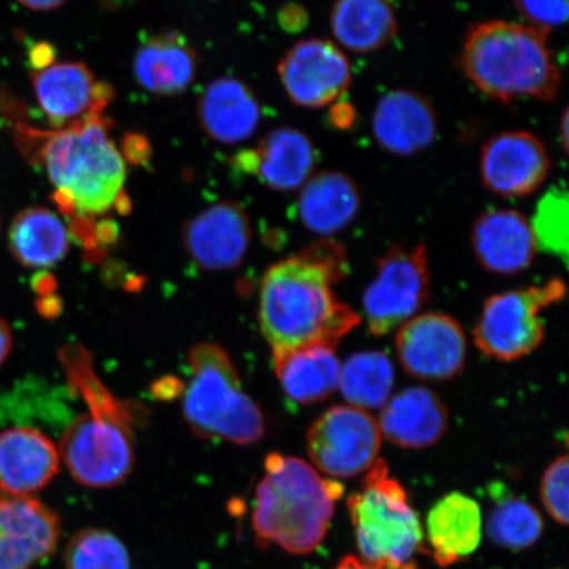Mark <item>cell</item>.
Segmentation results:
<instances>
[{
    "mask_svg": "<svg viewBox=\"0 0 569 569\" xmlns=\"http://www.w3.org/2000/svg\"><path fill=\"white\" fill-rule=\"evenodd\" d=\"M395 388V368L382 352L353 353L340 369L339 389L350 407H386Z\"/></svg>",
    "mask_w": 569,
    "mask_h": 569,
    "instance_id": "cell-29",
    "label": "cell"
},
{
    "mask_svg": "<svg viewBox=\"0 0 569 569\" xmlns=\"http://www.w3.org/2000/svg\"><path fill=\"white\" fill-rule=\"evenodd\" d=\"M59 516L32 497H0V569H32L54 553Z\"/></svg>",
    "mask_w": 569,
    "mask_h": 569,
    "instance_id": "cell-14",
    "label": "cell"
},
{
    "mask_svg": "<svg viewBox=\"0 0 569 569\" xmlns=\"http://www.w3.org/2000/svg\"><path fill=\"white\" fill-rule=\"evenodd\" d=\"M199 124L208 137L223 144H238L258 130L261 110L258 98L237 78H218L198 99Z\"/></svg>",
    "mask_w": 569,
    "mask_h": 569,
    "instance_id": "cell-22",
    "label": "cell"
},
{
    "mask_svg": "<svg viewBox=\"0 0 569 569\" xmlns=\"http://www.w3.org/2000/svg\"><path fill=\"white\" fill-rule=\"evenodd\" d=\"M568 457L555 459L546 468L542 482H540V493L542 501L549 515L560 525L568 523Z\"/></svg>",
    "mask_w": 569,
    "mask_h": 569,
    "instance_id": "cell-33",
    "label": "cell"
},
{
    "mask_svg": "<svg viewBox=\"0 0 569 569\" xmlns=\"http://www.w3.org/2000/svg\"><path fill=\"white\" fill-rule=\"evenodd\" d=\"M550 172V154L531 132L503 131L481 148V181L497 196L528 197L542 187Z\"/></svg>",
    "mask_w": 569,
    "mask_h": 569,
    "instance_id": "cell-13",
    "label": "cell"
},
{
    "mask_svg": "<svg viewBox=\"0 0 569 569\" xmlns=\"http://www.w3.org/2000/svg\"><path fill=\"white\" fill-rule=\"evenodd\" d=\"M345 488L325 479L308 462L270 453L256 489L252 526L261 547L305 555L323 542Z\"/></svg>",
    "mask_w": 569,
    "mask_h": 569,
    "instance_id": "cell-4",
    "label": "cell"
},
{
    "mask_svg": "<svg viewBox=\"0 0 569 569\" xmlns=\"http://www.w3.org/2000/svg\"><path fill=\"white\" fill-rule=\"evenodd\" d=\"M381 436L412 450L437 445L448 427V409L430 389L411 387L389 398L380 416Z\"/></svg>",
    "mask_w": 569,
    "mask_h": 569,
    "instance_id": "cell-21",
    "label": "cell"
},
{
    "mask_svg": "<svg viewBox=\"0 0 569 569\" xmlns=\"http://www.w3.org/2000/svg\"><path fill=\"white\" fill-rule=\"evenodd\" d=\"M69 387L88 412L63 431L60 458L78 483L94 489L120 486L134 466L133 410L99 379L94 365L78 362L67 375Z\"/></svg>",
    "mask_w": 569,
    "mask_h": 569,
    "instance_id": "cell-5",
    "label": "cell"
},
{
    "mask_svg": "<svg viewBox=\"0 0 569 569\" xmlns=\"http://www.w3.org/2000/svg\"><path fill=\"white\" fill-rule=\"evenodd\" d=\"M277 73L290 101L305 109H322L337 102L352 83L351 62L343 49L317 38L289 48Z\"/></svg>",
    "mask_w": 569,
    "mask_h": 569,
    "instance_id": "cell-11",
    "label": "cell"
},
{
    "mask_svg": "<svg viewBox=\"0 0 569 569\" xmlns=\"http://www.w3.org/2000/svg\"><path fill=\"white\" fill-rule=\"evenodd\" d=\"M197 54L181 33L149 36L133 60L140 87L154 96L172 97L187 91L197 76Z\"/></svg>",
    "mask_w": 569,
    "mask_h": 569,
    "instance_id": "cell-24",
    "label": "cell"
},
{
    "mask_svg": "<svg viewBox=\"0 0 569 569\" xmlns=\"http://www.w3.org/2000/svg\"><path fill=\"white\" fill-rule=\"evenodd\" d=\"M568 119H569L568 110H565L563 116H561V120H560L559 137H560L561 147H563V151L566 153L568 152Z\"/></svg>",
    "mask_w": 569,
    "mask_h": 569,
    "instance_id": "cell-40",
    "label": "cell"
},
{
    "mask_svg": "<svg viewBox=\"0 0 569 569\" xmlns=\"http://www.w3.org/2000/svg\"><path fill=\"white\" fill-rule=\"evenodd\" d=\"M436 107L425 96L409 89L387 92L377 102L372 133L383 151L410 158L432 146L438 134Z\"/></svg>",
    "mask_w": 569,
    "mask_h": 569,
    "instance_id": "cell-17",
    "label": "cell"
},
{
    "mask_svg": "<svg viewBox=\"0 0 569 569\" xmlns=\"http://www.w3.org/2000/svg\"><path fill=\"white\" fill-rule=\"evenodd\" d=\"M330 28L338 47L368 54L380 51L396 38L398 19L390 0H336Z\"/></svg>",
    "mask_w": 569,
    "mask_h": 569,
    "instance_id": "cell-26",
    "label": "cell"
},
{
    "mask_svg": "<svg viewBox=\"0 0 569 569\" xmlns=\"http://www.w3.org/2000/svg\"><path fill=\"white\" fill-rule=\"evenodd\" d=\"M12 333L9 323L0 318V366L3 365L11 352Z\"/></svg>",
    "mask_w": 569,
    "mask_h": 569,
    "instance_id": "cell-36",
    "label": "cell"
},
{
    "mask_svg": "<svg viewBox=\"0 0 569 569\" xmlns=\"http://www.w3.org/2000/svg\"><path fill=\"white\" fill-rule=\"evenodd\" d=\"M274 371L290 400L310 405L339 389L341 365L336 350L323 346L273 352Z\"/></svg>",
    "mask_w": 569,
    "mask_h": 569,
    "instance_id": "cell-27",
    "label": "cell"
},
{
    "mask_svg": "<svg viewBox=\"0 0 569 569\" xmlns=\"http://www.w3.org/2000/svg\"><path fill=\"white\" fill-rule=\"evenodd\" d=\"M18 2L33 11H52L59 9L68 0H18Z\"/></svg>",
    "mask_w": 569,
    "mask_h": 569,
    "instance_id": "cell-37",
    "label": "cell"
},
{
    "mask_svg": "<svg viewBox=\"0 0 569 569\" xmlns=\"http://www.w3.org/2000/svg\"><path fill=\"white\" fill-rule=\"evenodd\" d=\"M482 516L473 498L453 492L440 498L427 516V539L440 567L472 555L481 542Z\"/></svg>",
    "mask_w": 569,
    "mask_h": 569,
    "instance_id": "cell-25",
    "label": "cell"
},
{
    "mask_svg": "<svg viewBox=\"0 0 569 569\" xmlns=\"http://www.w3.org/2000/svg\"><path fill=\"white\" fill-rule=\"evenodd\" d=\"M347 268L343 247L326 240L268 269L261 281L259 319L273 352L309 346L336 350L361 322L332 290Z\"/></svg>",
    "mask_w": 569,
    "mask_h": 569,
    "instance_id": "cell-1",
    "label": "cell"
},
{
    "mask_svg": "<svg viewBox=\"0 0 569 569\" xmlns=\"http://www.w3.org/2000/svg\"><path fill=\"white\" fill-rule=\"evenodd\" d=\"M336 569H382L373 566H369L365 563V561L360 559H356L353 557H347L340 561V565ZM402 569H416L415 566L410 565Z\"/></svg>",
    "mask_w": 569,
    "mask_h": 569,
    "instance_id": "cell-39",
    "label": "cell"
},
{
    "mask_svg": "<svg viewBox=\"0 0 569 569\" xmlns=\"http://www.w3.org/2000/svg\"><path fill=\"white\" fill-rule=\"evenodd\" d=\"M300 190L298 218L311 232L330 237L345 230L358 217L361 206L358 184L339 170L312 174Z\"/></svg>",
    "mask_w": 569,
    "mask_h": 569,
    "instance_id": "cell-23",
    "label": "cell"
},
{
    "mask_svg": "<svg viewBox=\"0 0 569 569\" xmlns=\"http://www.w3.org/2000/svg\"><path fill=\"white\" fill-rule=\"evenodd\" d=\"M67 569H131L127 547L116 533L84 529L71 537L63 553Z\"/></svg>",
    "mask_w": 569,
    "mask_h": 569,
    "instance_id": "cell-31",
    "label": "cell"
},
{
    "mask_svg": "<svg viewBox=\"0 0 569 569\" xmlns=\"http://www.w3.org/2000/svg\"><path fill=\"white\" fill-rule=\"evenodd\" d=\"M69 232L54 212L32 208L20 212L10 230V248L20 264L47 268L59 264L69 251Z\"/></svg>",
    "mask_w": 569,
    "mask_h": 569,
    "instance_id": "cell-28",
    "label": "cell"
},
{
    "mask_svg": "<svg viewBox=\"0 0 569 569\" xmlns=\"http://www.w3.org/2000/svg\"><path fill=\"white\" fill-rule=\"evenodd\" d=\"M515 6L526 24L547 33L568 19V0H515Z\"/></svg>",
    "mask_w": 569,
    "mask_h": 569,
    "instance_id": "cell-34",
    "label": "cell"
},
{
    "mask_svg": "<svg viewBox=\"0 0 569 569\" xmlns=\"http://www.w3.org/2000/svg\"><path fill=\"white\" fill-rule=\"evenodd\" d=\"M59 471V448L44 432L13 427L0 433V490L6 496L38 493Z\"/></svg>",
    "mask_w": 569,
    "mask_h": 569,
    "instance_id": "cell-20",
    "label": "cell"
},
{
    "mask_svg": "<svg viewBox=\"0 0 569 569\" xmlns=\"http://www.w3.org/2000/svg\"><path fill=\"white\" fill-rule=\"evenodd\" d=\"M381 430L366 410L337 405L310 426L306 436L312 465L331 478L365 473L379 459Z\"/></svg>",
    "mask_w": 569,
    "mask_h": 569,
    "instance_id": "cell-10",
    "label": "cell"
},
{
    "mask_svg": "<svg viewBox=\"0 0 569 569\" xmlns=\"http://www.w3.org/2000/svg\"><path fill=\"white\" fill-rule=\"evenodd\" d=\"M495 508L488 519L489 538L508 550L529 549L542 537L545 522L539 511L503 486L490 487Z\"/></svg>",
    "mask_w": 569,
    "mask_h": 569,
    "instance_id": "cell-30",
    "label": "cell"
},
{
    "mask_svg": "<svg viewBox=\"0 0 569 569\" xmlns=\"http://www.w3.org/2000/svg\"><path fill=\"white\" fill-rule=\"evenodd\" d=\"M568 196L565 189L552 188L540 198L531 220L538 247L568 261Z\"/></svg>",
    "mask_w": 569,
    "mask_h": 569,
    "instance_id": "cell-32",
    "label": "cell"
},
{
    "mask_svg": "<svg viewBox=\"0 0 569 569\" xmlns=\"http://www.w3.org/2000/svg\"><path fill=\"white\" fill-rule=\"evenodd\" d=\"M33 89L41 110L56 127L102 116L113 97L112 88L97 82L82 62L52 63L38 70Z\"/></svg>",
    "mask_w": 569,
    "mask_h": 569,
    "instance_id": "cell-15",
    "label": "cell"
},
{
    "mask_svg": "<svg viewBox=\"0 0 569 569\" xmlns=\"http://www.w3.org/2000/svg\"><path fill=\"white\" fill-rule=\"evenodd\" d=\"M362 561L382 569L410 566L423 550V530L403 487L377 459L368 469L359 492L348 498Z\"/></svg>",
    "mask_w": 569,
    "mask_h": 569,
    "instance_id": "cell-7",
    "label": "cell"
},
{
    "mask_svg": "<svg viewBox=\"0 0 569 569\" xmlns=\"http://www.w3.org/2000/svg\"><path fill=\"white\" fill-rule=\"evenodd\" d=\"M396 348L405 371L419 380H451L466 366V333L458 320L443 312L409 319L398 330Z\"/></svg>",
    "mask_w": 569,
    "mask_h": 569,
    "instance_id": "cell-12",
    "label": "cell"
},
{
    "mask_svg": "<svg viewBox=\"0 0 569 569\" xmlns=\"http://www.w3.org/2000/svg\"><path fill=\"white\" fill-rule=\"evenodd\" d=\"M126 159L132 163H144L149 160V142L140 134H128L123 142Z\"/></svg>",
    "mask_w": 569,
    "mask_h": 569,
    "instance_id": "cell-35",
    "label": "cell"
},
{
    "mask_svg": "<svg viewBox=\"0 0 569 569\" xmlns=\"http://www.w3.org/2000/svg\"><path fill=\"white\" fill-rule=\"evenodd\" d=\"M52 59V48H49L47 46H40L36 48L32 53V62L34 63V67L39 70L51 66Z\"/></svg>",
    "mask_w": 569,
    "mask_h": 569,
    "instance_id": "cell-38",
    "label": "cell"
},
{
    "mask_svg": "<svg viewBox=\"0 0 569 569\" xmlns=\"http://www.w3.org/2000/svg\"><path fill=\"white\" fill-rule=\"evenodd\" d=\"M102 116L56 132H39L42 144L34 161L46 168L60 210L77 220H94L111 210H130L122 153L110 139Z\"/></svg>",
    "mask_w": 569,
    "mask_h": 569,
    "instance_id": "cell-2",
    "label": "cell"
},
{
    "mask_svg": "<svg viewBox=\"0 0 569 569\" xmlns=\"http://www.w3.org/2000/svg\"><path fill=\"white\" fill-rule=\"evenodd\" d=\"M430 293L425 244L391 246L377 260V276L362 297L368 329L383 337L415 318Z\"/></svg>",
    "mask_w": 569,
    "mask_h": 569,
    "instance_id": "cell-9",
    "label": "cell"
},
{
    "mask_svg": "<svg viewBox=\"0 0 569 569\" xmlns=\"http://www.w3.org/2000/svg\"><path fill=\"white\" fill-rule=\"evenodd\" d=\"M234 159L268 188L293 191L315 174L318 153L308 134L298 128L280 127L270 131L253 151L241 152Z\"/></svg>",
    "mask_w": 569,
    "mask_h": 569,
    "instance_id": "cell-19",
    "label": "cell"
},
{
    "mask_svg": "<svg viewBox=\"0 0 569 569\" xmlns=\"http://www.w3.org/2000/svg\"><path fill=\"white\" fill-rule=\"evenodd\" d=\"M566 282L505 291L488 298L473 327L476 347L490 359L515 361L536 351L545 339L540 311L563 301Z\"/></svg>",
    "mask_w": 569,
    "mask_h": 569,
    "instance_id": "cell-8",
    "label": "cell"
},
{
    "mask_svg": "<svg viewBox=\"0 0 569 569\" xmlns=\"http://www.w3.org/2000/svg\"><path fill=\"white\" fill-rule=\"evenodd\" d=\"M182 240L199 267L230 270L246 258L252 240L251 222L239 203L219 202L184 224Z\"/></svg>",
    "mask_w": 569,
    "mask_h": 569,
    "instance_id": "cell-16",
    "label": "cell"
},
{
    "mask_svg": "<svg viewBox=\"0 0 569 569\" xmlns=\"http://www.w3.org/2000/svg\"><path fill=\"white\" fill-rule=\"evenodd\" d=\"M476 259L489 272L515 276L531 267L538 251L530 220L511 209L480 213L471 231Z\"/></svg>",
    "mask_w": 569,
    "mask_h": 569,
    "instance_id": "cell-18",
    "label": "cell"
},
{
    "mask_svg": "<svg viewBox=\"0 0 569 569\" xmlns=\"http://www.w3.org/2000/svg\"><path fill=\"white\" fill-rule=\"evenodd\" d=\"M190 379L183 395V417L198 437L239 446L260 442L266 417L243 387L230 355L213 343L191 348Z\"/></svg>",
    "mask_w": 569,
    "mask_h": 569,
    "instance_id": "cell-6",
    "label": "cell"
},
{
    "mask_svg": "<svg viewBox=\"0 0 569 569\" xmlns=\"http://www.w3.org/2000/svg\"><path fill=\"white\" fill-rule=\"evenodd\" d=\"M460 66L476 89L498 102H553L559 96L561 73L549 33L529 24L487 20L469 27Z\"/></svg>",
    "mask_w": 569,
    "mask_h": 569,
    "instance_id": "cell-3",
    "label": "cell"
}]
</instances>
